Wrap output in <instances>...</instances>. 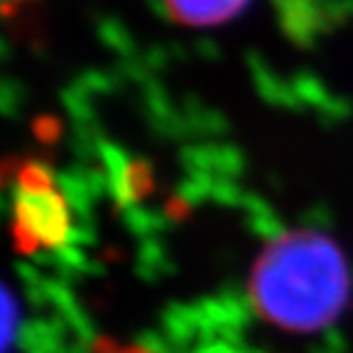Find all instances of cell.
Wrapping results in <instances>:
<instances>
[{"mask_svg":"<svg viewBox=\"0 0 353 353\" xmlns=\"http://www.w3.org/2000/svg\"><path fill=\"white\" fill-rule=\"evenodd\" d=\"M351 297V272L336 243L316 231L282 233L250 272L255 314L290 334L329 326Z\"/></svg>","mask_w":353,"mask_h":353,"instance_id":"1","label":"cell"},{"mask_svg":"<svg viewBox=\"0 0 353 353\" xmlns=\"http://www.w3.org/2000/svg\"><path fill=\"white\" fill-rule=\"evenodd\" d=\"M72 228V211L52 172L28 162L15 174L12 236L25 253L64 245Z\"/></svg>","mask_w":353,"mask_h":353,"instance_id":"2","label":"cell"},{"mask_svg":"<svg viewBox=\"0 0 353 353\" xmlns=\"http://www.w3.org/2000/svg\"><path fill=\"white\" fill-rule=\"evenodd\" d=\"M250 0H162L167 15L187 28H216L245 10Z\"/></svg>","mask_w":353,"mask_h":353,"instance_id":"3","label":"cell"},{"mask_svg":"<svg viewBox=\"0 0 353 353\" xmlns=\"http://www.w3.org/2000/svg\"><path fill=\"white\" fill-rule=\"evenodd\" d=\"M12 326H15V309H12L10 297L0 290V351L10 341Z\"/></svg>","mask_w":353,"mask_h":353,"instance_id":"4","label":"cell"},{"mask_svg":"<svg viewBox=\"0 0 353 353\" xmlns=\"http://www.w3.org/2000/svg\"><path fill=\"white\" fill-rule=\"evenodd\" d=\"M34 3H39V0H0V8H3L8 15H15V12L25 10V8L34 6Z\"/></svg>","mask_w":353,"mask_h":353,"instance_id":"5","label":"cell"}]
</instances>
